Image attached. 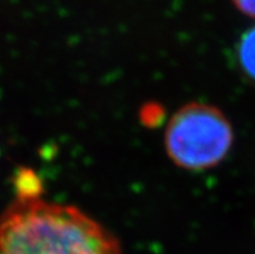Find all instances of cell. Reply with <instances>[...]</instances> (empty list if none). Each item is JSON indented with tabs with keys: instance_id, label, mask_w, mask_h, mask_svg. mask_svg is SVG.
<instances>
[{
	"instance_id": "obj_2",
	"label": "cell",
	"mask_w": 255,
	"mask_h": 254,
	"mask_svg": "<svg viewBox=\"0 0 255 254\" xmlns=\"http://www.w3.org/2000/svg\"><path fill=\"white\" fill-rule=\"evenodd\" d=\"M235 142L233 126L215 105L192 101L174 113L165 131L170 161L187 171H205L224 161Z\"/></svg>"
},
{
	"instance_id": "obj_4",
	"label": "cell",
	"mask_w": 255,
	"mask_h": 254,
	"mask_svg": "<svg viewBox=\"0 0 255 254\" xmlns=\"http://www.w3.org/2000/svg\"><path fill=\"white\" fill-rule=\"evenodd\" d=\"M240 13L250 18H255V0H231Z\"/></svg>"
},
{
	"instance_id": "obj_3",
	"label": "cell",
	"mask_w": 255,
	"mask_h": 254,
	"mask_svg": "<svg viewBox=\"0 0 255 254\" xmlns=\"http://www.w3.org/2000/svg\"><path fill=\"white\" fill-rule=\"evenodd\" d=\"M237 61L245 77L255 83V26L244 32L240 38Z\"/></svg>"
},
{
	"instance_id": "obj_1",
	"label": "cell",
	"mask_w": 255,
	"mask_h": 254,
	"mask_svg": "<svg viewBox=\"0 0 255 254\" xmlns=\"http://www.w3.org/2000/svg\"><path fill=\"white\" fill-rule=\"evenodd\" d=\"M0 254H123L118 239L83 210L17 193L0 217Z\"/></svg>"
}]
</instances>
